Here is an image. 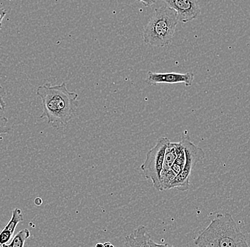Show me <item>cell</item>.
Segmentation results:
<instances>
[{"instance_id": "cell-1", "label": "cell", "mask_w": 250, "mask_h": 247, "mask_svg": "<svg viewBox=\"0 0 250 247\" xmlns=\"http://www.w3.org/2000/svg\"><path fill=\"white\" fill-rule=\"evenodd\" d=\"M37 94L43 106V113L39 118H46L51 127L59 129L73 119L78 109V94L68 90L65 82L54 86L50 84L40 86Z\"/></svg>"}, {"instance_id": "cell-2", "label": "cell", "mask_w": 250, "mask_h": 247, "mask_svg": "<svg viewBox=\"0 0 250 247\" xmlns=\"http://www.w3.org/2000/svg\"><path fill=\"white\" fill-rule=\"evenodd\" d=\"M200 247H248L246 237L229 213H218L194 240Z\"/></svg>"}, {"instance_id": "cell-3", "label": "cell", "mask_w": 250, "mask_h": 247, "mask_svg": "<svg viewBox=\"0 0 250 247\" xmlns=\"http://www.w3.org/2000/svg\"><path fill=\"white\" fill-rule=\"evenodd\" d=\"M177 13L168 6L156 8L142 32L144 42L154 47H167L173 42L179 23Z\"/></svg>"}, {"instance_id": "cell-4", "label": "cell", "mask_w": 250, "mask_h": 247, "mask_svg": "<svg viewBox=\"0 0 250 247\" xmlns=\"http://www.w3.org/2000/svg\"><path fill=\"white\" fill-rule=\"evenodd\" d=\"M169 139L162 137L158 139L156 145L148 152L141 170L146 180H150L154 189L163 191L162 184V173L163 171L164 157Z\"/></svg>"}, {"instance_id": "cell-5", "label": "cell", "mask_w": 250, "mask_h": 247, "mask_svg": "<svg viewBox=\"0 0 250 247\" xmlns=\"http://www.w3.org/2000/svg\"><path fill=\"white\" fill-rule=\"evenodd\" d=\"M180 141L184 145L186 153V163L181 173L176 176L168 190L176 188L180 191H187L190 187V177L196 164L202 160L206 153L200 147L190 141L188 136H182Z\"/></svg>"}, {"instance_id": "cell-6", "label": "cell", "mask_w": 250, "mask_h": 247, "mask_svg": "<svg viewBox=\"0 0 250 247\" xmlns=\"http://www.w3.org/2000/svg\"><path fill=\"white\" fill-rule=\"evenodd\" d=\"M164 4L176 11L179 21L188 23L201 15V7L198 0H161Z\"/></svg>"}, {"instance_id": "cell-7", "label": "cell", "mask_w": 250, "mask_h": 247, "mask_svg": "<svg viewBox=\"0 0 250 247\" xmlns=\"http://www.w3.org/2000/svg\"><path fill=\"white\" fill-rule=\"evenodd\" d=\"M194 81V74L192 72L186 73L168 72V73H156L148 71L146 83L148 85H158L161 84H184L186 87H191Z\"/></svg>"}, {"instance_id": "cell-8", "label": "cell", "mask_w": 250, "mask_h": 247, "mask_svg": "<svg viewBox=\"0 0 250 247\" xmlns=\"http://www.w3.org/2000/svg\"><path fill=\"white\" fill-rule=\"evenodd\" d=\"M125 246L126 247H168L164 244H157L151 238L147 228L141 225L130 235L125 237Z\"/></svg>"}, {"instance_id": "cell-9", "label": "cell", "mask_w": 250, "mask_h": 247, "mask_svg": "<svg viewBox=\"0 0 250 247\" xmlns=\"http://www.w3.org/2000/svg\"><path fill=\"white\" fill-rule=\"evenodd\" d=\"M181 142L179 143H168L167 146V151H166L165 157H164L163 171L162 173H167L170 169L171 168L172 165L174 163L176 157L178 156V153L180 148H181Z\"/></svg>"}, {"instance_id": "cell-10", "label": "cell", "mask_w": 250, "mask_h": 247, "mask_svg": "<svg viewBox=\"0 0 250 247\" xmlns=\"http://www.w3.org/2000/svg\"><path fill=\"white\" fill-rule=\"evenodd\" d=\"M23 220V216L21 209L20 208H15L12 211V215L9 221L8 222L7 225L4 226V229L6 230L10 231L12 234H14L16 228L19 223H21Z\"/></svg>"}, {"instance_id": "cell-11", "label": "cell", "mask_w": 250, "mask_h": 247, "mask_svg": "<svg viewBox=\"0 0 250 247\" xmlns=\"http://www.w3.org/2000/svg\"><path fill=\"white\" fill-rule=\"evenodd\" d=\"M29 237H30V231L29 229H22L16 234L5 247H23L24 246L26 239L29 238Z\"/></svg>"}, {"instance_id": "cell-12", "label": "cell", "mask_w": 250, "mask_h": 247, "mask_svg": "<svg viewBox=\"0 0 250 247\" xmlns=\"http://www.w3.org/2000/svg\"><path fill=\"white\" fill-rule=\"evenodd\" d=\"M14 234L10 231L3 229L0 231V247H5L13 238Z\"/></svg>"}, {"instance_id": "cell-13", "label": "cell", "mask_w": 250, "mask_h": 247, "mask_svg": "<svg viewBox=\"0 0 250 247\" xmlns=\"http://www.w3.org/2000/svg\"><path fill=\"white\" fill-rule=\"evenodd\" d=\"M145 7H148L155 4L156 0H139Z\"/></svg>"}, {"instance_id": "cell-14", "label": "cell", "mask_w": 250, "mask_h": 247, "mask_svg": "<svg viewBox=\"0 0 250 247\" xmlns=\"http://www.w3.org/2000/svg\"><path fill=\"white\" fill-rule=\"evenodd\" d=\"M34 204L37 206H41L43 204V200L41 198H37L34 200Z\"/></svg>"}, {"instance_id": "cell-15", "label": "cell", "mask_w": 250, "mask_h": 247, "mask_svg": "<svg viewBox=\"0 0 250 247\" xmlns=\"http://www.w3.org/2000/svg\"><path fill=\"white\" fill-rule=\"evenodd\" d=\"M5 14V11L3 10V9H0V28H1V21H2V19L4 18Z\"/></svg>"}, {"instance_id": "cell-16", "label": "cell", "mask_w": 250, "mask_h": 247, "mask_svg": "<svg viewBox=\"0 0 250 247\" xmlns=\"http://www.w3.org/2000/svg\"><path fill=\"white\" fill-rule=\"evenodd\" d=\"M103 245H104V247H114V245H112L109 242H105V243L103 244Z\"/></svg>"}, {"instance_id": "cell-17", "label": "cell", "mask_w": 250, "mask_h": 247, "mask_svg": "<svg viewBox=\"0 0 250 247\" xmlns=\"http://www.w3.org/2000/svg\"><path fill=\"white\" fill-rule=\"evenodd\" d=\"M95 247H104V245H103V243H98L95 245Z\"/></svg>"}]
</instances>
